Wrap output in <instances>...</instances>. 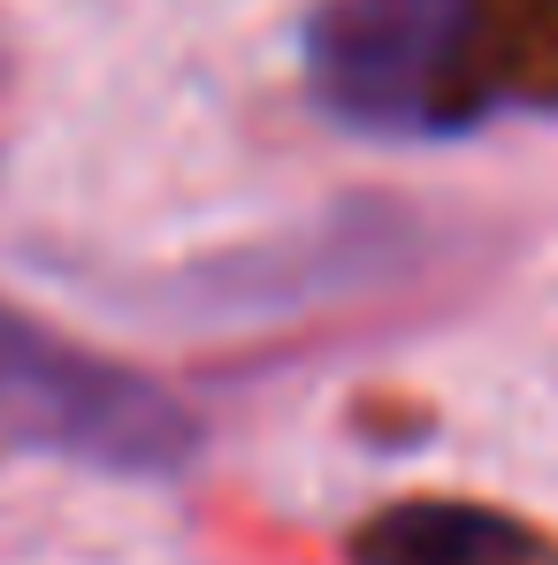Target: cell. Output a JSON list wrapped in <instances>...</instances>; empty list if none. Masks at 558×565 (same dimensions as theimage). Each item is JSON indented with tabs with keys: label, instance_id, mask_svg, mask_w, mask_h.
<instances>
[{
	"label": "cell",
	"instance_id": "1",
	"mask_svg": "<svg viewBox=\"0 0 558 565\" xmlns=\"http://www.w3.org/2000/svg\"><path fill=\"white\" fill-rule=\"evenodd\" d=\"M298 62L337 130L474 138L497 115H558V0H322Z\"/></svg>",
	"mask_w": 558,
	"mask_h": 565
},
{
	"label": "cell",
	"instance_id": "2",
	"mask_svg": "<svg viewBox=\"0 0 558 565\" xmlns=\"http://www.w3.org/2000/svg\"><path fill=\"white\" fill-rule=\"evenodd\" d=\"M0 436L123 481H169L199 459V420L177 390L31 321L0 298Z\"/></svg>",
	"mask_w": 558,
	"mask_h": 565
},
{
	"label": "cell",
	"instance_id": "3",
	"mask_svg": "<svg viewBox=\"0 0 558 565\" xmlns=\"http://www.w3.org/2000/svg\"><path fill=\"white\" fill-rule=\"evenodd\" d=\"M352 565H558V543L505 504L398 497L352 527Z\"/></svg>",
	"mask_w": 558,
	"mask_h": 565
}]
</instances>
